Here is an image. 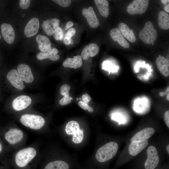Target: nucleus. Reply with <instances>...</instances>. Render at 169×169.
I'll return each mask as SVG.
<instances>
[{"label":"nucleus","instance_id":"nucleus-1","mask_svg":"<svg viewBox=\"0 0 169 169\" xmlns=\"http://www.w3.org/2000/svg\"><path fill=\"white\" fill-rule=\"evenodd\" d=\"M118 148V144L115 142L106 143L97 151L95 158L100 162H104L112 159L116 154Z\"/></svg>","mask_w":169,"mask_h":169},{"label":"nucleus","instance_id":"nucleus-30","mask_svg":"<svg viewBox=\"0 0 169 169\" xmlns=\"http://www.w3.org/2000/svg\"><path fill=\"white\" fill-rule=\"evenodd\" d=\"M103 68L112 72H117L118 69V66L113 64L108 61H105L103 64Z\"/></svg>","mask_w":169,"mask_h":169},{"label":"nucleus","instance_id":"nucleus-14","mask_svg":"<svg viewBox=\"0 0 169 169\" xmlns=\"http://www.w3.org/2000/svg\"><path fill=\"white\" fill-rule=\"evenodd\" d=\"M59 21L57 18L49 19L44 21L42 24V27L48 35L51 36L54 34L59 28Z\"/></svg>","mask_w":169,"mask_h":169},{"label":"nucleus","instance_id":"nucleus-41","mask_svg":"<svg viewBox=\"0 0 169 169\" xmlns=\"http://www.w3.org/2000/svg\"><path fill=\"white\" fill-rule=\"evenodd\" d=\"M161 2L165 5L169 3V0H161Z\"/></svg>","mask_w":169,"mask_h":169},{"label":"nucleus","instance_id":"nucleus-11","mask_svg":"<svg viewBox=\"0 0 169 169\" xmlns=\"http://www.w3.org/2000/svg\"><path fill=\"white\" fill-rule=\"evenodd\" d=\"M17 71L21 80L28 83L32 82L34 77L29 67L25 64H19L17 67Z\"/></svg>","mask_w":169,"mask_h":169},{"label":"nucleus","instance_id":"nucleus-28","mask_svg":"<svg viewBox=\"0 0 169 169\" xmlns=\"http://www.w3.org/2000/svg\"><path fill=\"white\" fill-rule=\"evenodd\" d=\"M69 165L66 161L57 160L48 163L44 169H69Z\"/></svg>","mask_w":169,"mask_h":169},{"label":"nucleus","instance_id":"nucleus-40","mask_svg":"<svg viewBox=\"0 0 169 169\" xmlns=\"http://www.w3.org/2000/svg\"><path fill=\"white\" fill-rule=\"evenodd\" d=\"M169 3L165 5L164 9L165 11L168 13L169 12Z\"/></svg>","mask_w":169,"mask_h":169},{"label":"nucleus","instance_id":"nucleus-18","mask_svg":"<svg viewBox=\"0 0 169 169\" xmlns=\"http://www.w3.org/2000/svg\"><path fill=\"white\" fill-rule=\"evenodd\" d=\"M110 34L112 40L117 42L121 46L125 48H129V44L124 38L119 28L112 29L110 31Z\"/></svg>","mask_w":169,"mask_h":169},{"label":"nucleus","instance_id":"nucleus-29","mask_svg":"<svg viewBox=\"0 0 169 169\" xmlns=\"http://www.w3.org/2000/svg\"><path fill=\"white\" fill-rule=\"evenodd\" d=\"M158 22L160 27L164 30L169 28V15L163 11L159 12L158 15Z\"/></svg>","mask_w":169,"mask_h":169},{"label":"nucleus","instance_id":"nucleus-15","mask_svg":"<svg viewBox=\"0 0 169 169\" xmlns=\"http://www.w3.org/2000/svg\"><path fill=\"white\" fill-rule=\"evenodd\" d=\"M2 35L5 41L11 44L14 42L15 33L13 27L10 24L6 23L2 24L1 26Z\"/></svg>","mask_w":169,"mask_h":169},{"label":"nucleus","instance_id":"nucleus-6","mask_svg":"<svg viewBox=\"0 0 169 169\" xmlns=\"http://www.w3.org/2000/svg\"><path fill=\"white\" fill-rule=\"evenodd\" d=\"M147 159L144 166L145 169H154L158 165L159 158L156 148L154 146H150L147 150Z\"/></svg>","mask_w":169,"mask_h":169},{"label":"nucleus","instance_id":"nucleus-31","mask_svg":"<svg viewBox=\"0 0 169 169\" xmlns=\"http://www.w3.org/2000/svg\"><path fill=\"white\" fill-rule=\"evenodd\" d=\"M112 120L116 121L119 124H123L125 122V119L121 114L119 113H114L112 115Z\"/></svg>","mask_w":169,"mask_h":169},{"label":"nucleus","instance_id":"nucleus-13","mask_svg":"<svg viewBox=\"0 0 169 169\" xmlns=\"http://www.w3.org/2000/svg\"><path fill=\"white\" fill-rule=\"evenodd\" d=\"M31 102L32 100L29 96L21 95L17 97L13 100L12 106L15 110L20 111L28 107Z\"/></svg>","mask_w":169,"mask_h":169},{"label":"nucleus","instance_id":"nucleus-5","mask_svg":"<svg viewBox=\"0 0 169 169\" xmlns=\"http://www.w3.org/2000/svg\"><path fill=\"white\" fill-rule=\"evenodd\" d=\"M65 131L68 135H72V141L75 144L81 142L84 138V132L80 129L78 123L75 121L69 122L65 126Z\"/></svg>","mask_w":169,"mask_h":169},{"label":"nucleus","instance_id":"nucleus-27","mask_svg":"<svg viewBox=\"0 0 169 169\" xmlns=\"http://www.w3.org/2000/svg\"><path fill=\"white\" fill-rule=\"evenodd\" d=\"M95 3L100 14L105 18L109 15V3L106 0H95Z\"/></svg>","mask_w":169,"mask_h":169},{"label":"nucleus","instance_id":"nucleus-32","mask_svg":"<svg viewBox=\"0 0 169 169\" xmlns=\"http://www.w3.org/2000/svg\"><path fill=\"white\" fill-rule=\"evenodd\" d=\"M78 104L83 110H87L90 113H92L94 111V109L92 108L88 104L85 103L82 101H79Z\"/></svg>","mask_w":169,"mask_h":169},{"label":"nucleus","instance_id":"nucleus-19","mask_svg":"<svg viewBox=\"0 0 169 169\" xmlns=\"http://www.w3.org/2000/svg\"><path fill=\"white\" fill-rule=\"evenodd\" d=\"M99 48L95 44L90 43L86 46L81 53V57L84 60H87L89 57H92L98 54Z\"/></svg>","mask_w":169,"mask_h":169},{"label":"nucleus","instance_id":"nucleus-35","mask_svg":"<svg viewBox=\"0 0 169 169\" xmlns=\"http://www.w3.org/2000/svg\"><path fill=\"white\" fill-rule=\"evenodd\" d=\"M76 31L75 29L72 28L69 29L65 33L64 38L70 40L73 36L75 33Z\"/></svg>","mask_w":169,"mask_h":169},{"label":"nucleus","instance_id":"nucleus-43","mask_svg":"<svg viewBox=\"0 0 169 169\" xmlns=\"http://www.w3.org/2000/svg\"><path fill=\"white\" fill-rule=\"evenodd\" d=\"M73 43H74V42L72 39V38H71L70 40V44L71 45H72L73 44Z\"/></svg>","mask_w":169,"mask_h":169},{"label":"nucleus","instance_id":"nucleus-17","mask_svg":"<svg viewBox=\"0 0 169 169\" xmlns=\"http://www.w3.org/2000/svg\"><path fill=\"white\" fill-rule=\"evenodd\" d=\"M148 144V141L147 140L133 141L129 146V152L131 156H136Z\"/></svg>","mask_w":169,"mask_h":169},{"label":"nucleus","instance_id":"nucleus-10","mask_svg":"<svg viewBox=\"0 0 169 169\" xmlns=\"http://www.w3.org/2000/svg\"><path fill=\"white\" fill-rule=\"evenodd\" d=\"M82 13L83 16L86 19L89 25L91 28H96L99 26V20L92 7L90 6L88 8H83Z\"/></svg>","mask_w":169,"mask_h":169},{"label":"nucleus","instance_id":"nucleus-21","mask_svg":"<svg viewBox=\"0 0 169 169\" xmlns=\"http://www.w3.org/2000/svg\"><path fill=\"white\" fill-rule=\"evenodd\" d=\"M36 40L41 52H46L52 49L51 42L46 36L38 34L36 36Z\"/></svg>","mask_w":169,"mask_h":169},{"label":"nucleus","instance_id":"nucleus-44","mask_svg":"<svg viewBox=\"0 0 169 169\" xmlns=\"http://www.w3.org/2000/svg\"><path fill=\"white\" fill-rule=\"evenodd\" d=\"M2 150V145L1 143H0V153L1 152Z\"/></svg>","mask_w":169,"mask_h":169},{"label":"nucleus","instance_id":"nucleus-33","mask_svg":"<svg viewBox=\"0 0 169 169\" xmlns=\"http://www.w3.org/2000/svg\"><path fill=\"white\" fill-rule=\"evenodd\" d=\"M54 38L57 40H62L63 37V32L62 28L59 27L57 30L54 34Z\"/></svg>","mask_w":169,"mask_h":169},{"label":"nucleus","instance_id":"nucleus-34","mask_svg":"<svg viewBox=\"0 0 169 169\" xmlns=\"http://www.w3.org/2000/svg\"><path fill=\"white\" fill-rule=\"evenodd\" d=\"M53 1L64 7L69 6L71 3V1L70 0H53Z\"/></svg>","mask_w":169,"mask_h":169},{"label":"nucleus","instance_id":"nucleus-22","mask_svg":"<svg viewBox=\"0 0 169 169\" xmlns=\"http://www.w3.org/2000/svg\"><path fill=\"white\" fill-rule=\"evenodd\" d=\"M154 132L155 130L152 128H145L134 135L131 138V141L147 140L153 135Z\"/></svg>","mask_w":169,"mask_h":169},{"label":"nucleus","instance_id":"nucleus-38","mask_svg":"<svg viewBox=\"0 0 169 169\" xmlns=\"http://www.w3.org/2000/svg\"><path fill=\"white\" fill-rule=\"evenodd\" d=\"M164 118L165 122L168 127L169 128V110L166 111L164 114Z\"/></svg>","mask_w":169,"mask_h":169},{"label":"nucleus","instance_id":"nucleus-7","mask_svg":"<svg viewBox=\"0 0 169 169\" xmlns=\"http://www.w3.org/2000/svg\"><path fill=\"white\" fill-rule=\"evenodd\" d=\"M149 4V0H134L127 6L128 13L132 15L141 14L146 11Z\"/></svg>","mask_w":169,"mask_h":169},{"label":"nucleus","instance_id":"nucleus-26","mask_svg":"<svg viewBox=\"0 0 169 169\" xmlns=\"http://www.w3.org/2000/svg\"><path fill=\"white\" fill-rule=\"evenodd\" d=\"M118 27L122 34L129 41L133 43L136 41V37L132 29H130L127 25L124 23H120Z\"/></svg>","mask_w":169,"mask_h":169},{"label":"nucleus","instance_id":"nucleus-4","mask_svg":"<svg viewBox=\"0 0 169 169\" xmlns=\"http://www.w3.org/2000/svg\"><path fill=\"white\" fill-rule=\"evenodd\" d=\"M157 36V31L154 28L152 23L150 21L146 22L144 28L140 31L139 34L140 39L148 44L154 42Z\"/></svg>","mask_w":169,"mask_h":169},{"label":"nucleus","instance_id":"nucleus-45","mask_svg":"<svg viewBox=\"0 0 169 169\" xmlns=\"http://www.w3.org/2000/svg\"><path fill=\"white\" fill-rule=\"evenodd\" d=\"M1 39V36L0 34V39Z\"/></svg>","mask_w":169,"mask_h":169},{"label":"nucleus","instance_id":"nucleus-20","mask_svg":"<svg viewBox=\"0 0 169 169\" xmlns=\"http://www.w3.org/2000/svg\"><path fill=\"white\" fill-rule=\"evenodd\" d=\"M156 63L157 68L161 73L165 77H168L169 75V60L163 56H159L156 60Z\"/></svg>","mask_w":169,"mask_h":169},{"label":"nucleus","instance_id":"nucleus-3","mask_svg":"<svg viewBox=\"0 0 169 169\" xmlns=\"http://www.w3.org/2000/svg\"><path fill=\"white\" fill-rule=\"evenodd\" d=\"M20 121L24 126L34 130L40 129L45 123V120L42 116L29 114H25L21 116Z\"/></svg>","mask_w":169,"mask_h":169},{"label":"nucleus","instance_id":"nucleus-36","mask_svg":"<svg viewBox=\"0 0 169 169\" xmlns=\"http://www.w3.org/2000/svg\"><path fill=\"white\" fill-rule=\"evenodd\" d=\"M30 4V2L29 0H21L19 2V6L22 9H26L29 7Z\"/></svg>","mask_w":169,"mask_h":169},{"label":"nucleus","instance_id":"nucleus-25","mask_svg":"<svg viewBox=\"0 0 169 169\" xmlns=\"http://www.w3.org/2000/svg\"><path fill=\"white\" fill-rule=\"evenodd\" d=\"M82 64V58L80 55L74 56L73 58H68L63 63V65L64 67L74 69L80 67Z\"/></svg>","mask_w":169,"mask_h":169},{"label":"nucleus","instance_id":"nucleus-12","mask_svg":"<svg viewBox=\"0 0 169 169\" xmlns=\"http://www.w3.org/2000/svg\"><path fill=\"white\" fill-rule=\"evenodd\" d=\"M7 78L15 88L19 90H23L25 86L16 69H12L9 71L7 75Z\"/></svg>","mask_w":169,"mask_h":169},{"label":"nucleus","instance_id":"nucleus-9","mask_svg":"<svg viewBox=\"0 0 169 169\" xmlns=\"http://www.w3.org/2000/svg\"><path fill=\"white\" fill-rule=\"evenodd\" d=\"M23 137V132L17 128L10 129L5 135L6 140L12 145H14L20 142Z\"/></svg>","mask_w":169,"mask_h":169},{"label":"nucleus","instance_id":"nucleus-2","mask_svg":"<svg viewBox=\"0 0 169 169\" xmlns=\"http://www.w3.org/2000/svg\"><path fill=\"white\" fill-rule=\"evenodd\" d=\"M37 152L34 148L29 147L22 149L16 154L15 161L20 167L26 166L36 156Z\"/></svg>","mask_w":169,"mask_h":169},{"label":"nucleus","instance_id":"nucleus-37","mask_svg":"<svg viewBox=\"0 0 169 169\" xmlns=\"http://www.w3.org/2000/svg\"><path fill=\"white\" fill-rule=\"evenodd\" d=\"M82 101L86 104H88L91 100V97L87 93H85L82 96Z\"/></svg>","mask_w":169,"mask_h":169},{"label":"nucleus","instance_id":"nucleus-42","mask_svg":"<svg viewBox=\"0 0 169 169\" xmlns=\"http://www.w3.org/2000/svg\"><path fill=\"white\" fill-rule=\"evenodd\" d=\"M166 150L168 153V154H169V145H168L166 147Z\"/></svg>","mask_w":169,"mask_h":169},{"label":"nucleus","instance_id":"nucleus-8","mask_svg":"<svg viewBox=\"0 0 169 169\" xmlns=\"http://www.w3.org/2000/svg\"><path fill=\"white\" fill-rule=\"evenodd\" d=\"M150 107V101L146 97L136 99L133 104V109L136 112L141 114L147 113Z\"/></svg>","mask_w":169,"mask_h":169},{"label":"nucleus","instance_id":"nucleus-23","mask_svg":"<svg viewBox=\"0 0 169 169\" xmlns=\"http://www.w3.org/2000/svg\"><path fill=\"white\" fill-rule=\"evenodd\" d=\"M58 53V51L57 49L53 48L46 52H39L36 55V58L39 60L48 59L52 61H56L59 58V55L57 54Z\"/></svg>","mask_w":169,"mask_h":169},{"label":"nucleus","instance_id":"nucleus-39","mask_svg":"<svg viewBox=\"0 0 169 169\" xmlns=\"http://www.w3.org/2000/svg\"><path fill=\"white\" fill-rule=\"evenodd\" d=\"M74 23L70 21L68 22L66 24L65 28V30H67L68 28L72 27Z\"/></svg>","mask_w":169,"mask_h":169},{"label":"nucleus","instance_id":"nucleus-24","mask_svg":"<svg viewBox=\"0 0 169 169\" xmlns=\"http://www.w3.org/2000/svg\"><path fill=\"white\" fill-rule=\"evenodd\" d=\"M70 89V86L67 84H63L60 87V94L64 96L59 101V104L62 105H65L70 103L73 99L69 95V91Z\"/></svg>","mask_w":169,"mask_h":169},{"label":"nucleus","instance_id":"nucleus-16","mask_svg":"<svg viewBox=\"0 0 169 169\" xmlns=\"http://www.w3.org/2000/svg\"><path fill=\"white\" fill-rule=\"evenodd\" d=\"M39 28V21L38 18L34 17L28 22L24 30L25 36L27 38L31 37L36 34Z\"/></svg>","mask_w":169,"mask_h":169}]
</instances>
